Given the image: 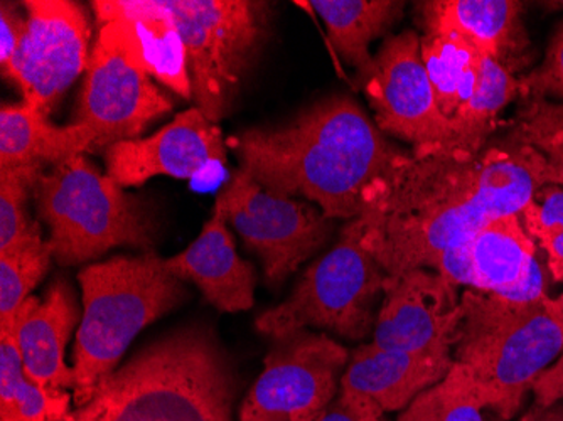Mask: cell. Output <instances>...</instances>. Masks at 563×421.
<instances>
[{"label": "cell", "mask_w": 563, "mask_h": 421, "mask_svg": "<svg viewBox=\"0 0 563 421\" xmlns=\"http://www.w3.org/2000/svg\"><path fill=\"white\" fill-rule=\"evenodd\" d=\"M549 184L556 180L545 157L511 137L477 154L405 152L357 217L363 245L387 275L430 268L489 221L520 217Z\"/></svg>", "instance_id": "1"}, {"label": "cell", "mask_w": 563, "mask_h": 421, "mask_svg": "<svg viewBox=\"0 0 563 421\" xmlns=\"http://www.w3.org/2000/svg\"><path fill=\"white\" fill-rule=\"evenodd\" d=\"M228 145L262 188L314 202L328 220H356L401 155L347 95L316 101L289 122L255 126Z\"/></svg>", "instance_id": "2"}, {"label": "cell", "mask_w": 563, "mask_h": 421, "mask_svg": "<svg viewBox=\"0 0 563 421\" xmlns=\"http://www.w3.org/2000/svg\"><path fill=\"white\" fill-rule=\"evenodd\" d=\"M239 376L213 329L152 342L59 421H233Z\"/></svg>", "instance_id": "3"}, {"label": "cell", "mask_w": 563, "mask_h": 421, "mask_svg": "<svg viewBox=\"0 0 563 421\" xmlns=\"http://www.w3.org/2000/svg\"><path fill=\"white\" fill-rule=\"evenodd\" d=\"M547 296L514 302L466 288L463 321L454 346L457 364L481 407L509 421L521 410L534 381L563 354V329Z\"/></svg>", "instance_id": "4"}, {"label": "cell", "mask_w": 563, "mask_h": 421, "mask_svg": "<svg viewBox=\"0 0 563 421\" xmlns=\"http://www.w3.org/2000/svg\"><path fill=\"white\" fill-rule=\"evenodd\" d=\"M84 292V315L73 351L75 407L93 397L103 379L142 329L164 318L188 297L183 280L152 252L115 256L93 263L78 275Z\"/></svg>", "instance_id": "5"}, {"label": "cell", "mask_w": 563, "mask_h": 421, "mask_svg": "<svg viewBox=\"0 0 563 421\" xmlns=\"http://www.w3.org/2000/svg\"><path fill=\"white\" fill-rule=\"evenodd\" d=\"M34 195L51 230L47 246L65 267L100 258L117 246L151 252L156 240L147 209L85 155L41 174Z\"/></svg>", "instance_id": "6"}, {"label": "cell", "mask_w": 563, "mask_h": 421, "mask_svg": "<svg viewBox=\"0 0 563 421\" xmlns=\"http://www.w3.org/2000/svg\"><path fill=\"white\" fill-rule=\"evenodd\" d=\"M185 41L196 109L211 123L230 113L267 46L274 8L257 0H157Z\"/></svg>", "instance_id": "7"}, {"label": "cell", "mask_w": 563, "mask_h": 421, "mask_svg": "<svg viewBox=\"0 0 563 421\" xmlns=\"http://www.w3.org/2000/svg\"><path fill=\"white\" fill-rule=\"evenodd\" d=\"M387 274L363 245L362 221L351 220L331 252L307 268L280 306L258 315L255 328L272 339L324 329L350 341L375 331Z\"/></svg>", "instance_id": "8"}, {"label": "cell", "mask_w": 563, "mask_h": 421, "mask_svg": "<svg viewBox=\"0 0 563 421\" xmlns=\"http://www.w3.org/2000/svg\"><path fill=\"white\" fill-rule=\"evenodd\" d=\"M170 110L169 98L152 84L142 63L131 24H101L73 122L91 135L90 152L137 141L151 123Z\"/></svg>", "instance_id": "9"}, {"label": "cell", "mask_w": 563, "mask_h": 421, "mask_svg": "<svg viewBox=\"0 0 563 421\" xmlns=\"http://www.w3.org/2000/svg\"><path fill=\"white\" fill-rule=\"evenodd\" d=\"M240 421H321L338 398L350 353L329 335L297 331L274 339Z\"/></svg>", "instance_id": "10"}, {"label": "cell", "mask_w": 563, "mask_h": 421, "mask_svg": "<svg viewBox=\"0 0 563 421\" xmlns=\"http://www.w3.org/2000/svg\"><path fill=\"white\" fill-rule=\"evenodd\" d=\"M214 202L246 248L257 253L272 287L284 284L331 236L332 220L318 206L274 195L243 169L233 174Z\"/></svg>", "instance_id": "11"}, {"label": "cell", "mask_w": 563, "mask_h": 421, "mask_svg": "<svg viewBox=\"0 0 563 421\" xmlns=\"http://www.w3.org/2000/svg\"><path fill=\"white\" fill-rule=\"evenodd\" d=\"M362 84L382 132L412 144L419 154L451 148V122L439 109L413 31L383 43Z\"/></svg>", "instance_id": "12"}, {"label": "cell", "mask_w": 563, "mask_h": 421, "mask_svg": "<svg viewBox=\"0 0 563 421\" xmlns=\"http://www.w3.org/2000/svg\"><path fill=\"white\" fill-rule=\"evenodd\" d=\"M24 36L14 58L2 69L24 103L49 119L59 98L88 68L90 21L69 0H27Z\"/></svg>", "instance_id": "13"}, {"label": "cell", "mask_w": 563, "mask_h": 421, "mask_svg": "<svg viewBox=\"0 0 563 421\" xmlns=\"http://www.w3.org/2000/svg\"><path fill=\"white\" fill-rule=\"evenodd\" d=\"M463 321L457 285L427 268L387 275L373 331L382 350L452 356Z\"/></svg>", "instance_id": "14"}, {"label": "cell", "mask_w": 563, "mask_h": 421, "mask_svg": "<svg viewBox=\"0 0 563 421\" xmlns=\"http://www.w3.org/2000/svg\"><path fill=\"white\" fill-rule=\"evenodd\" d=\"M227 152L220 126L195 107L151 137L107 148V174L122 188L141 186L156 176L201 179L227 163Z\"/></svg>", "instance_id": "15"}, {"label": "cell", "mask_w": 563, "mask_h": 421, "mask_svg": "<svg viewBox=\"0 0 563 421\" xmlns=\"http://www.w3.org/2000/svg\"><path fill=\"white\" fill-rule=\"evenodd\" d=\"M537 248L518 214L484 224L467 243L471 290L514 302L542 299L549 268L540 263Z\"/></svg>", "instance_id": "16"}, {"label": "cell", "mask_w": 563, "mask_h": 421, "mask_svg": "<svg viewBox=\"0 0 563 421\" xmlns=\"http://www.w3.org/2000/svg\"><path fill=\"white\" fill-rule=\"evenodd\" d=\"M227 223L223 209L214 202L196 242L164 263L174 277L198 285L205 299L221 312H243L255 302L257 278L252 265L236 253Z\"/></svg>", "instance_id": "17"}, {"label": "cell", "mask_w": 563, "mask_h": 421, "mask_svg": "<svg viewBox=\"0 0 563 421\" xmlns=\"http://www.w3.org/2000/svg\"><path fill=\"white\" fill-rule=\"evenodd\" d=\"M452 356L410 354L363 344L350 357L341 392L362 398L378 410H407L427 389L451 372Z\"/></svg>", "instance_id": "18"}, {"label": "cell", "mask_w": 563, "mask_h": 421, "mask_svg": "<svg viewBox=\"0 0 563 421\" xmlns=\"http://www.w3.org/2000/svg\"><path fill=\"white\" fill-rule=\"evenodd\" d=\"M75 293L65 278H56L44 299L31 296L14 321L25 376L49 388H75V372L65 361L66 344L78 322Z\"/></svg>", "instance_id": "19"}, {"label": "cell", "mask_w": 563, "mask_h": 421, "mask_svg": "<svg viewBox=\"0 0 563 421\" xmlns=\"http://www.w3.org/2000/svg\"><path fill=\"white\" fill-rule=\"evenodd\" d=\"M426 31H449L508 71L527 63L523 4L515 0H430L420 4Z\"/></svg>", "instance_id": "20"}, {"label": "cell", "mask_w": 563, "mask_h": 421, "mask_svg": "<svg viewBox=\"0 0 563 421\" xmlns=\"http://www.w3.org/2000/svg\"><path fill=\"white\" fill-rule=\"evenodd\" d=\"M91 5L100 25L110 21L131 24L148 75L185 100L192 97L185 41L157 0H97Z\"/></svg>", "instance_id": "21"}, {"label": "cell", "mask_w": 563, "mask_h": 421, "mask_svg": "<svg viewBox=\"0 0 563 421\" xmlns=\"http://www.w3.org/2000/svg\"><path fill=\"white\" fill-rule=\"evenodd\" d=\"M91 151V135L81 125L56 126L30 104H2L0 169L58 166Z\"/></svg>", "instance_id": "22"}, {"label": "cell", "mask_w": 563, "mask_h": 421, "mask_svg": "<svg viewBox=\"0 0 563 421\" xmlns=\"http://www.w3.org/2000/svg\"><path fill=\"white\" fill-rule=\"evenodd\" d=\"M309 5L324 22L334 51L362 78L373 63L369 46L397 24L405 4L394 0H314Z\"/></svg>", "instance_id": "23"}, {"label": "cell", "mask_w": 563, "mask_h": 421, "mask_svg": "<svg viewBox=\"0 0 563 421\" xmlns=\"http://www.w3.org/2000/svg\"><path fill=\"white\" fill-rule=\"evenodd\" d=\"M521 93L520 80L489 56L481 55L477 84L471 100L451 120L449 151L477 154L486 148L499 113Z\"/></svg>", "instance_id": "24"}, {"label": "cell", "mask_w": 563, "mask_h": 421, "mask_svg": "<svg viewBox=\"0 0 563 421\" xmlns=\"http://www.w3.org/2000/svg\"><path fill=\"white\" fill-rule=\"evenodd\" d=\"M420 53L439 109L451 122L476 90L481 53L449 31H426Z\"/></svg>", "instance_id": "25"}, {"label": "cell", "mask_w": 563, "mask_h": 421, "mask_svg": "<svg viewBox=\"0 0 563 421\" xmlns=\"http://www.w3.org/2000/svg\"><path fill=\"white\" fill-rule=\"evenodd\" d=\"M51 253L40 230L27 242L0 253V329L11 328L33 288L49 270Z\"/></svg>", "instance_id": "26"}, {"label": "cell", "mask_w": 563, "mask_h": 421, "mask_svg": "<svg viewBox=\"0 0 563 421\" xmlns=\"http://www.w3.org/2000/svg\"><path fill=\"white\" fill-rule=\"evenodd\" d=\"M466 373L452 364L444 379L422 392L398 421H486Z\"/></svg>", "instance_id": "27"}, {"label": "cell", "mask_w": 563, "mask_h": 421, "mask_svg": "<svg viewBox=\"0 0 563 421\" xmlns=\"http://www.w3.org/2000/svg\"><path fill=\"white\" fill-rule=\"evenodd\" d=\"M43 173L41 166L0 169V253L11 252L40 230L30 218L27 199Z\"/></svg>", "instance_id": "28"}, {"label": "cell", "mask_w": 563, "mask_h": 421, "mask_svg": "<svg viewBox=\"0 0 563 421\" xmlns=\"http://www.w3.org/2000/svg\"><path fill=\"white\" fill-rule=\"evenodd\" d=\"M511 139L530 145L545 157L563 188V101L533 98L518 113Z\"/></svg>", "instance_id": "29"}, {"label": "cell", "mask_w": 563, "mask_h": 421, "mask_svg": "<svg viewBox=\"0 0 563 421\" xmlns=\"http://www.w3.org/2000/svg\"><path fill=\"white\" fill-rule=\"evenodd\" d=\"M521 223L534 245L545 253L553 280L563 281V188L549 184L520 213Z\"/></svg>", "instance_id": "30"}, {"label": "cell", "mask_w": 563, "mask_h": 421, "mask_svg": "<svg viewBox=\"0 0 563 421\" xmlns=\"http://www.w3.org/2000/svg\"><path fill=\"white\" fill-rule=\"evenodd\" d=\"M71 411L66 389L37 385L25 376L14 397L0 405V421H59Z\"/></svg>", "instance_id": "31"}, {"label": "cell", "mask_w": 563, "mask_h": 421, "mask_svg": "<svg viewBox=\"0 0 563 421\" xmlns=\"http://www.w3.org/2000/svg\"><path fill=\"white\" fill-rule=\"evenodd\" d=\"M521 93L531 98H559L563 101V24L553 34L542 65L520 80Z\"/></svg>", "instance_id": "32"}, {"label": "cell", "mask_w": 563, "mask_h": 421, "mask_svg": "<svg viewBox=\"0 0 563 421\" xmlns=\"http://www.w3.org/2000/svg\"><path fill=\"white\" fill-rule=\"evenodd\" d=\"M24 15L18 11L14 4L2 2L0 5V66L2 69L14 58L15 51L24 36Z\"/></svg>", "instance_id": "33"}, {"label": "cell", "mask_w": 563, "mask_h": 421, "mask_svg": "<svg viewBox=\"0 0 563 421\" xmlns=\"http://www.w3.org/2000/svg\"><path fill=\"white\" fill-rule=\"evenodd\" d=\"M321 421H385V418L383 411L369 401L340 391Z\"/></svg>", "instance_id": "34"}, {"label": "cell", "mask_w": 563, "mask_h": 421, "mask_svg": "<svg viewBox=\"0 0 563 421\" xmlns=\"http://www.w3.org/2000/svg\"><path fill=\"white\" fill-rule=\"evenodd\" d=\"M531 391L534 395V405L539 407L563 403V354L539 376Z\"/></svg>", "instance_id": "35"}, {"label": "cell", "mask_w": 563, "mask_h": 421, "mask_svg": "<svg viewBox=\"0 0 563 421\" xmlns=\"http://www.w3.org/2000/svg\"><path fill=\"white\" fill-rule=\"evenodd\" d=\"M520 421H563V403H555L552 407L533 405Z\"/></svg>", "instance_id": "36"}, {"label": "cell", "mask_w": 563, "mask_h": 421, "mask_svg": "<svg viewBox=\"0 0 563 421\" xmlns=\"http://www.w3.org/2000/svg\"><path fill=\"white\" fill-rule=\"evenodd\" d=\"M547 306H549L550 312L553 318L559 321V324L563 329V292L559 297H547Z\"/></svg>", "instance_id": "37"}, {"label": "cell", "mask_w": 563, "mask_h": 421, "mask_svg": "<svg viewBox=\"0 0 563 421\" xmlns=\"http://www.w3.org/2000/svg\"><path fill=\"white\" fill-rule=\"evenodd\" d=\"M486 421H495V420H486Z\"/></svg>", "instance_id": "38"}]
</instances>
